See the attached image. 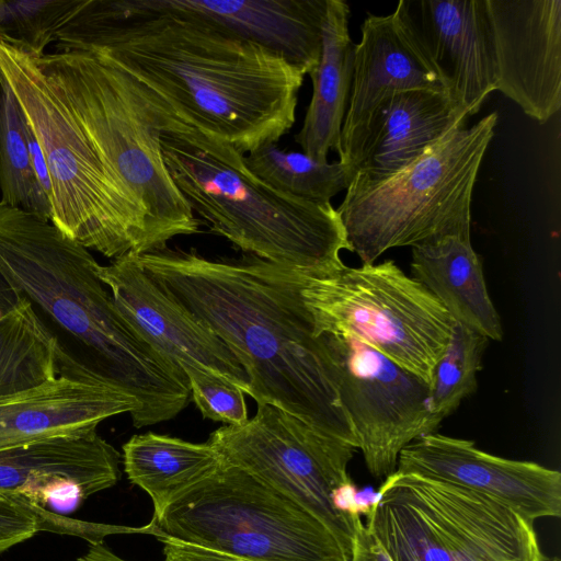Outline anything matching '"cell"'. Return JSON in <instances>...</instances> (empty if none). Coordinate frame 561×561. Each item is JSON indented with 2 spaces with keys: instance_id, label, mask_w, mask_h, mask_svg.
<instances>
[{
  "instance_id": "30",
  "label": "cell",
  "mask_w": 561,
  "mask_h": 561,
  "mask_svg": "<svg viewBox=\"0 0 561 561\" xmlns=\"http://www.w3.org/2000/svg\"><path fill=\"white\" fill-rule=\"evenodd\" d=\"M39 531L78 536L90 541L95 525L67 518L30 499L0 491V554Z\"/></svg>"
},
{
  "instance_id": "4",
  "label": "cell",
  "mask_w": 561,
  "mask_h": 561,
  "mask_svg": "<svg viewBox=\"0 0 561 561\" xmlns=\"http://www.w3.org/2000/svg\"><path fill=\"white\" fill-rule=\"evenodd\" d=\"M175 186L210 230L245 253L290 270L328 273L352 252L340 214L276 191L245 165L233 146L183 122L161 136Z\"/></svg>"
},
{
  "instance_id": "10",
  "label": "cell",
  "mask_w": 561,
  "mask_h": 561,
  "mask_svg": "<svg viewBox=\"0 0 561 561\" xmlns=\"http://www.w3.org/2000/svg\"><path fill=\"white\" fill-rule=\"evenodd\" d=\"M151 522L156 537L163 534L248 561H351L317 518L225 463Z\"/></svg>"
},
{
  "instance_id": "7",
  "label": "cell",
  "mask_w": 561,
  "mask_h": 561,
  "mask_svg": "<svg viewBox=\"0 0 561 561\" xmlns=\"http://www.w3.org/2000/svg\"><path fill=\"white\" fill-rule=\"evenodd\" d=\"M496 123L493 112L385 178L352 181L336 208L352 252L370 264L393 248L470 232L473 188Z\"/></svg>"
},
{
  "instance_id": "14",
  "label": "cell",
  "mask_w": 561,
  "mask_h": 561,
  "mask_svg": "<svg viewBox=\"0 0 561 561\" xmlns=\"http://www.w3.org/2000/svg\"><path fill=\"white\" fill-rule=\"evenodd\" d=\"M496 90L540 124L561 106V0H485Z\"/></svg>"
},
{
  "instance_id": "17",
  "label": "cell",
  "mask_w": 561,
  "mask_h": 561,
  "mask_svg": "<svg viewBox=\"0 0 561 561\" xmlns=\"http://www.w3.org/2000/svg\"><path fill=\"white\" fill-rule=\"evenodd\" d=\"M448 95L469 115L496 91L485 0H401L398 3Z\"/></svg>"
},
{
  "instance_id": "5",
  "label": "cell",
  "mask_w": 561,
  "mask_h": 561,
  "mask_svg": "<svg viewBox=\"0 0 561 561\" xmlns=\"http://www.w3.org/2000/svg\"><path fill=\"white\" fill-rule=\"evenodd\" d=\"M101 159L145 209L151 251L202 221L171 179L161 136L183 119L162 98L121 69L84 51L35 56ZM150 251V252H151Z\"/></svg>"
},
{
  "instance_id": "37",
  "label": "cell",
  "mask_w": 561,
  "mask_h": 561,
  "mask_svg": "<svg viewBox=\"0 0 561 561\" xmlns=\"http://www.w3.org/2000/svg\"><path fill=\"white\" fill-rule=\"evenodd\" d=\"M19 291L0 273V318L21 300Z\"/></svg>"
},
{
  "instance_id": "27",
  "label": "cell",
  "mask_w": 561,
  "mask_h": 561,
  "mask_svg": "<svg viewBox=\"0 0 561 561\" xmlns=\"http://www.w3.org/2000/svg\"><path fill=\"white\" fill-rule=\"evenodd\" d=\"M0 203L50 221V203L33 171L25 124L12 92L0 83Z\"/></svg>"
},
{
  "instance_id": "16",
  "label": "cell",
  "mask_w": 561,
  "mask_h": 561,
  "mask_svg": "<svg viewBox=\"0 0 561 561\" xmlns=\"http://www.w3.org/2000/svg\"><path fill=\"white\" fill-rule=\"evenodd\" d=\"M394 472L485 494L533 523L561 515L558 470L488 454L472 440L438 433L424 435L401 450Z\"/></svg>"
},
{
  "instance_id": "20",
  "label": "cell",
  "mask_w": 561,
  "mask_h": 561,
  "mask_svg": "<svg viewBox=\"0 0 561 561\" xmlns=\"http://www.w3.org/2000/svg\"><path fill=\"white\" fill-rule=\"evenodd\" d=\"M469 117L446 92H396L375 116L352 181H375L402 169L446 134L466 126Z\"/></svg>"
},
{
  "instance_id": "36",
  "label": "cell",
  "mask_w": 561,
  "mask_h": 561,
  "mask_svg": "<svg viewBox=\"0 0 561 561\" xmlns=\"http://www.w3.org/2000/svg\"><path fill=\"white\" fill-rule=\"evenodd\" d=\"M385 488L381 485L378 491L370 486L357 490L355 495L357 514L368 515L381 501Z\"/></svg>"
},
{
  "instance_id": "2",
  "label": "cell",
  "mask_w": 561,
  "mask_h": 561,
  "mask_svg": "<svg viewBox=\"0 0 561 561\" xmlns=\"http://www.w3.org/2000/svg\"><path fill=\"white\" fill-rule=\"evenodd\" d=\"M136 255V254H135ZM145 272L232 352L249 377L247 394L358 450L341 402L332 357L302 297L305 273L253 254L213 261L168 247L136 255Z\"/></svg>"
},
{
  "instance_id": "28",
  "label": "cell",
  "mask_w": 561,
  "mask_h": 561,
  "mask_svg": "<svg viewBox=\"0 0 561 561\" xmlns=\"http://www.w3.org/2000/svg\"><path fill=\"white\" fill-rule=\"evenodd\" d=\"M489 340L455 322L449 344L437 362L430 387V408L438 423L477 389V375Z\"/></svg>"
},
{
  "instance_id": "19",
  "label": "cell",
  "mask_w": 561,
  "mask_h": 561,
  "mask_svg": "<svg viewBox=\"0 0 561 561\" xmlns=\"http://www.w3.org/2000/svg\"><path fill=\"white\" fill-rule=\"evenodd\" d=\"M128 412L133 423L140 404L107 385L59 375L34 389L0 397V450L33 442L81 436Z\"/></svg>"
},
{
  "instance_id": "1",
  "label": "cell",
  "mask_w": 561,
  "mask_h": 561,
  "mask_svg": "<svg viewBox=\"0 0 561 561\" xmlns=\"http://www.w3.org/2000/svg\"><path fill=\"white\" fill-rule=\"evenodd\" d=\"M55 43L128 73L243 154L291 129L307 75L176 0H82Z\"/></svg>"
},
{
  "instance_id": "39",
  "label": "cell",
  "mask_w": 561,
  "mask_h": 561,
  "mask_svg": "<svg viewBox=\"0 0 561 561\" xmlns=\"http://www.w3.org/2000/svg\"><path fill=\"white\" fill-rule=\"evenodd\" d=\"M537 561H559L557 558H549L545 556L542 552L539 554Z\"/></svg>"
},
{
  "instance_id": "29",
  "label": "cell",
  "mask_w": 561,
  "mask_h": 561,
  "mask_svg": "<svg viewBox=\"0 0 561 561\" xmlns=\"http://www.w3.org/2000/svg\"><path fill=\"white\" fill-rule=\"evenodd\" d=\"M82 0H0V41L42 56Z\"/></svg>"
},
{
  "instance_id": "6",
  "label": "cell",
  "mask_w": 561,
  "mask_h": 561,
  "mask_svg": "<svg viewBox=\"0 0 561 561\" xmlns=\"http://www.w3.org/2000/svg\"><path fill=\"white\" fill-rule=\"evenodd\" d=\"M0 83L12 92L46 160L50 222L108 259L150 252L145 209L98 154L34 56L0 41Z\"/></svg>"
},
{
  "instance_id": "22",
  "label": "cell",
  "mask_w": 561,
  "mask_h": 561,
  "mask_svg": "<svg viewBox=\"0 0 561 561\" xmlns=\"http://www.w3.org/2000/svg\"><path fill=\"white\" fill-rule=\"evenodd\" d=\"M411 274L447 310L453 320L489 341H501L503 328L489 295L482 264L470 232L447 233L412 247Z\"/></svg>"
},
{
  "instance_id": "23",
  "label": "cell",
  "mask_w": 561,
  "mask_h": 561,
  "mask_svg": "<svg viewBox=\"0 0 561 561\" xmlns=\"http://www.w3.org/2000/svg\"><path fill=\"white\" fill-rule=\"evenodd\" d=\"M350 7L327 0L321 55L309 73L312 96L295 141L312 159L327 162L331 150L340 154L341 130L347 110L355 44L348 32Z\"/></svg>"
},
{
  "instance_id": "35",
  "label": "cell",
  "mask_w": 561,
  "mask_h": 561,
  "mask_svg": "<svg viewBox=\"0 0 561 561\" xmlns=\"http://www.w3.org/2000/svg\"><path fill=\"white\" fill-rule=\"evenodd\" d=\"M357 489L352 481L344 482L336 485L331 491V502L336 511L351 517H358L356 510V495Z\"/></svg>"
},
{
  "instance_id": "15",
  "label": "cell",
  "mask_w": 561,
  "mask_h": 561,
  "mask_svg": "<svg viewBox=\"0 0 561 561\" xmlns=\"http://www.w3.org/2000/svg\"><path fill=\"white\" fill-rule=\"evenodd\" d=\"M360 33L339 154L351 179L375 116L392 94L414 89L447 93L398 5L388 15L368 13Z\"/></svg>"
},
{
  "instance_id": "34",
  "label": "cell",
  "mask_w": 561,
  "mask_h": 561,
  "mask_svg": "<svg viewBox=\"0 0 561 561\" xmlns=\"http://www.w3.org/2000/svg\"><path fill=\"white\" fill-rule=\"evenodd\" d=\"M24 119V118H23ZM25 124V135L27 139V147H28V153H30V160L33 168V171L35 173L36 180L43 190V192L46 194V196L50 197V180H49V173L46 164V160L44 158L43 151L41 149L39 142L31 129V127Z\"/></svg>"
},
{
  "instance_id": "31",
  "label": "cell",
  "mask_w": 561,
  "mask_h": 561,
  "mask_svg": "<svg viewBox=\"0 0 561 561\" xmlns=\"http://www.w3.org/2000/svg\"><path fill=\"white\" fill-rule=\"evenodd\" d=\"M188 386L204 417L229 426H240L249 421L244 392L238 387L208 376L190 378Z\"/></svg>"
},
{
  "instance_id": "21",
  "label": "cell",
  "mask_w": 561,
  "mask_h": 561,
  "mask_svg": "<svg viewBox=\"0 0 561 561\" xmlns=\"http://www.w3.org/2000/svg\"><path fill=\"white\" fill-rule=\"evenodd\" d=\"M178 3L244 39L302 68L318 65L327 0H176Z\"/></svg>"
},
{
  "instance_id": "26",
  "label": "cell",
  "mask_w": 561,
  "mask_h": 561,
  "mask_svg": "<svg viewBox=\"0 0 561 561\" xmlns=\"http://www.w3.org/2000/svg\"><path fill=\"white\" fill-rule=\"evenodd\" d=\"M247 168L276 191L304 201L327 204L348 187L351 174L339 160L320 162L304 152H287L266 144L243 154Z\"/></svg>"
},
{
  "instance_id": "18",
  "label": "cell",
  "mask_w": 561,
  "mask_h": 561,
  "mask_svg": "<svg viewBox=\"0 0 561 561\" xmlns=\"http://www.w3.org/2000/svg\"><path fill=\"white\" fill-rule=\"evenodd\" d=\"M121 455L95 433L60 436L0 450V491L41 505L77 502L117 483Z\"/></svg>"
},
{
  "instance_id": "38",
  "label": "cell",
  "mask_w": 561,
  "mask_h": 561,
  "mask_svg": "<svg viewBox=\"0 0 561 561\" xmlns=\"http://www.w3.org/2000/svg\"><path fill=\"white\" fill-rule=\"evenodd\" d=\"M76 561H127L114 552H112L108 548H106L103 542L100 543H90L88 551L79 557Z\"/></svg>"
},
{
  "instance_id": "24",
  "label": "cell",
  "mask_w": 561,
  "mask_h": 561,
  "mask_svg": "<svg viewBox=\"0 0 561 561\" xmlns=\"http://www.w3.org/2000/svg\"><path fill=\"white\" fill-rule=\"evenodd\" d=\"M124 470L133 484L149 494L158 518L178 499L213 476L222 465L208 443L169 435H134L123 445Z\"/></svg>"
},
{
  "instance_id": "8",
  "label": "cell",
  "mask_w": 561,
  "mask_h": 561,
  "mask_svg": "<svg viewBox=\"0 0 561 561\" xmlns=\"http://www.w3.org/2000/svg\"><path fill=\"white\" fill-rule=\"evenodd\" d=\"M366 516L391 561H537L534 523L476 491L392 473Z\"/></svg>"
},
{
  "instance_id": "25",
  "label": "cell",
  "mask_w": 561,
  "mask_h": 561,
  "mask_svg": "<svg viewBox=\"0 0 561 561\" xmlns=\"http://www.w3.org/2000/svg\"><path fill=\"white\" fill-rule=\"evenodd\" d=\"M58 373L57 341L22 297L0 318V397L39 387Z\"/></svg>"
},
{
  "instance_id": "32",
  "label": "cell",
  "mask_w": 561,
  "mask_h": 561,
  "mask_svg": "<svg viewBox=\"0 0 561 561\" xmlns=\"http://www.w3.org/2000/svg\"><path fill=\"white\" fill-rule=\"evenodd\" d=\"M163 543L164 561H248L217 550L184 542L163 534L157 537Z\"/></svg>"
},
{
  "instance_id": "33",
  "label": "cell",
  "mask_w": 561,
  "mask_h": 561,
  "mask_svg": "<svg viewBox=\"0 0 561 561\" xmlns=\"http://www.w3.org/2000/svg\"><path fill=\"white\" fill-rule=\"evenodd\" d=\"M351 561H391L359 517L356 520V538Z\"/></svg>"
},
{
  "instance_id": "13",
  "label": "cell",
  "mask_w": 561,
  "mask_h": 561,
  "mask_svg": "<svg viewBox=\"0 0 561 561\" xmlns=\"http://www.w3.org/2000/svg\"><path fill=\"white\" fill-rule=\"evenodd\" d=\"M98 275L128 325L187 379L214 377L247 393L249 377L228 346L173 300L135 254L99 265Z\"/></svg>"
},
{
  "instance_id": "12",
  "label": "cell",
  "mask_w": 561,
  "mask_h": 561,
  "mask_svg": "<svg viewBox=\"0 0 561 561\" xmlns=\"http://www.w3.org/2000/svg\"><path fill=\"white\" fill-rule=\"evenodd\" d=\"M318 336L334 363L341 402L365 465L374 478H388L401 450L440 425L430 408V387L354 336Z\"/></svg>"
},
{
  "instance_id": "3",
  "label": "cell",
  "mask_w": 561,
  "mask_h": 561,
  "mask_svg": "<svg viewBox=\"0 0 561 561\" xmlns=\"http://www.w3.org/2000/svg\"><path fill=\"white\" fill-rule=\"evenodd\" d=\"M99 265L50 221L0 203V273L56 339L58 374L130 396L137 428L171 420L190 402L188 379L119 314Z\"/></svg>"
},
{
  "instance_id": "11",
  "label": "cell",
  "mask_w": 561,
  "mask_h": 561,
  "mask_svg": "<svg viewBox=\"0 0 561 561\" xmlns=\"http://www.w3.org/2000/svg\"><path fill=\"white\" fill-rule=\"evenodd\" d=\"M207 442L222 463L244 470L317 518L352 558L359 516L336 511L330 495L351 480L354 450L270 404L257 405L243 425L219 427Z\"/></svg>"
},
{
  "instance_id": "9",
  "label": "cell",
  "mask_w": 561,
  "mask_h": 561,
  "mask_svg": "<svg viewBox=\"0 0 561 561\" xmlns=\"http://www.w3.org/2000/svg\"><path fill=\"white\" fill-rule=\"evenodd\" d=\"M301 297L314 334H345L368 344L430 385L455 321L392 260L306 272Z\"/></svg>"
}]
</instances>
